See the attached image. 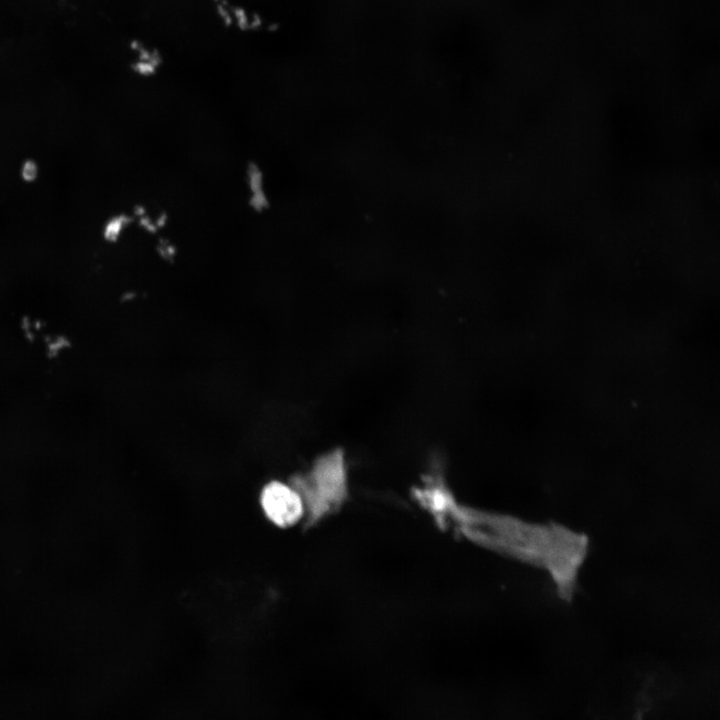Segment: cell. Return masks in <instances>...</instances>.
<instances>
[{
  "instance_id": "cell-2",
  "label": "cell",
  "mask_w": 720,
  "mask_h": 720,
  "mask_svg": "<svg viewBox=\"0 0 720 720\" xmlns=\"http://www.w3.org/2000/svg\"><path fill=\"white\" fill-rule=\"evenodd\" d=\"M19 174L23 182L31 184L35 182L39 177V164L34 159H25L21 163Z\"/></svg>"
},
{
  "instance_id": "cell-3",
  "label": "cell",
  "mask_w": 720,
  "mask_h": 720,
  "mask_svg": "<svg viewBox=\"0 0 720 720\" xmlns=\"http://www.w3.org/2000/svg\"><path fill=\"white\" fill-rule=\"evenodd\" d=\"M121 230V221L118 218H113L108 221L103 229V235L107 240H113Z\"/></svg>"
},
{
  "instance_id": "cell-1",
  "label": "cell",
  "mask_w": 720,
  "mask_h": 720,
  "mask_svg": "<svg viewBox=\"0 0 720 720\" xmlns=\"http://www.w3.org/2000/svg\"><path fill=\"white\" fill-rule=\"evenodd\" d=\"M260 503L267 518L279 527L294 525L305 510L299 493L278 481H272L263 488Z\"/></svg>"
}]
</instances>
